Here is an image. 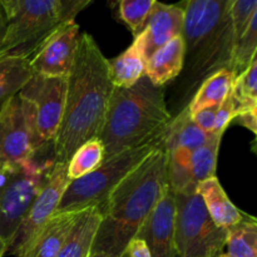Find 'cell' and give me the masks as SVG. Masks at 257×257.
<instances>
[{
	"label": "cell",
	"mask_w": 257,
	"mask_h": 257,
	"mask_svg": "<svg viewBox=\"0 0 257 257\" xmlns=\"http://www.w3.org/2000/svg\"><path fill=\"white\" fill-rule=\"evenodd\" d=\"M113 90L109 62L92 35L82 33L67 77L62 122L53 140L55 162L67 165L83 143L98 138Z\"/></svg>",
	"instance_id": "6da1fadb"
},
{
	"label": "cell",
	"mask_w": 257,
	"mask_h": 257,
	"mask_svg": "<svg viewBox=\"0 0 257 257\" xmlns=\"http://www.w3.org/2000/svg\"><path fill=\"white\" fill-rule=\"evenodd\" d=\"M165 148L153 151L108 196L90 255L123 257L167 186Z\"/></svg>",
	"instance_id": "7a4b0ae2"
},
{
	"label": "cell",
	"mask_w": 257,
	"mask_h": 257,
	"mask_svg": "<svg viewBox=\"0 0 257 257\" xmlns=\"http://www.w3.org/2000/svg\"><path fill=\"white\" fill-rule=\"evenodd\" d=\"M171 119L162 87L146 75L130 88L114 87L98 136L104 146V160L152 140Z\"/></svg>",
	"instance_id": "3957f363"
},
{
	"label": "cell",
	"mask_w": 257,
	"mask_h": 257,
	"mask_svg": "<svg viewBox=\"0 0 257 257\" xmlns=\"http://www.w3.org/2000/svg\"><path fill=\"white\" fill-rule=\"evenodd\" d=\"M182 38L186 54L197 57V69L203 73L227 68L231 52L237 42L228 0H182Z\"/></svg>",
	"instance_id": "277c9868"
},
{
	"label": "cell",
	"mask_w": 257,
	"mask_h": 257,
	"mask_svg": "<svg viewBox=\"0 0 257 257\" xmlns=\"http://www.w3.org/2000/svg\"><path fill=\"white\" fill-rule=\"evenodd\" d=\"M55 163L49 142L28 160L0 171V240L7 248Z\"/></svg>",
	"instance_id": "5b68a950"
},
{
	"label": "cell",
	"mask_w": 257,
	"mask_h": 257,
	"mask_svg": "<svg viewBox=\"0 0 257 257\" xmlns=\"http://www.w3.org/2000/svg\"><path fill=\"white\" fill-rule=\"evenodd\" d=\"M166 128L152 140L137 147L123 150L113 157L103 161L102 165L93 172L78 180L70 181L55 212L82 211L84 208L102 206L112 191L135 168H137L153 151L163 147Z\"/></svg>",
	"instance_id": "8992f818"
},
{
	"label": "cell",
	"mask_w": 257,
	"mask_h": 257,
	"mask_svg": "<svg viewBox=\"0 0 257 257\" xmlns=\"http://www.w3.org/2000/svg\"><path fill=\"white\" fill-rule=\"evenodd\" d=\"M5 15L8 24L0 55L30 58L62 24L58 0H17Z\"/></svg>",
	"instance_id": "52a82bcc"
},
{
	"label": "cell",
	"mask_w": 257,
	"mask_h": 257,
	"mask_svg": "<svg viewBox=\"0 0 257 257\" xmlns=\"http://www.w3.org/2000/svg\"><path fill=\"white\" fill-rule=\"evenodd\" d=\"M175 243L177 257H217L226 246L227 230L212 221L197 192H175Z\"/></svg>",
	"instance_id": "ba28073f"
},
{
	"label": "cell",
	"mask_w": 257,
	"mask_h": 257,
	"mask_svg": "<svg viewBox=\"0 0 257 257\" xmlns=\"http://www.w3.org/2000/svg\"><path fill=\"white\" fill-rule=\"evenodd\" d=\"M42 146L34 107L18 93L0 108V171L28 160Z\"/></svg>",
	"instance_id": "9c48e42d"
},
{
	"label": "cell",
	"mask_w": 257,
	"mask_h": 257,
	"mask_svg": "<svg viewBox=\"0 0 257 257\" xmlns=\"http://www.w3.org/2000/svg\"><path fill=\"white\" fill-rule=\"evenodd\" d=\"M67 78L33 74L19 94L34 107L35 124L43 145L53 142L63 118Z\"/></svg>",
	"instance_id": "30bf717a"
},
{
	"label": "cell",
	"mask_w": 257,
	"mask_h": 257,
	"mask_svg": "<svg viewBox=\"0 0 257 257\" xmlns=\"http://www.w3.org/2000/svg\"><path fill=\"white\" fill-rule=\"evenodd\" d=\"M222 137L218 136L196 150L166 152L167 180L175 192L193 193L200 182L216 176L218 151Z\"/></svg>",
	"instance_id": "8fae6325"
},
{
	"label": "cell",
	"mask_w": 257,
	"mask_h": 257,
	"mask_svg": "<svg viewBox=\"0 0 257 257\" xmlns=\"http://www.w3.org/2000/svg\"><path fill=\"white\" fill-rule=\"evenodd\" d=\"M69 182L70 180L67 175V165L55 163L48 177V181L43 186L34 202L32 203L24 220L15 232L12 242L8 246V255L19 256L32 236L54 215L60 198Z\"/></svg>",
	"instance_id": "7c38bea8"
},
{
	"label": "cell",
	"mask_w": 257,
	"mask_h": 257,
	"mask_svg": "<svg viewBox=\"0 0 257 257\" xmlns=\"http://www.w3.org/2000/svg\"><path fill=\"white\" fill-rule=\"evenodd\" d=\"M79 25L62 23L29 58L33 74L67 78L79 42Z\"/></svg>",
	"instance_id": "4fadbf2b"
},
{
	"label": "cell",
	"mask_w": 257,
	"mask_h": 257,
	"mask_svg": "<svg viewBox=\"0 0 257 257\" xmlns=\"http://www.w3.org/2000/svg\"><path fill=\"white\" fill-rule=\"evenodd\" d=\"M175 227V191L167 183L161 198L138 230L136 238L146 243L151 257H177Z\"/></svg>",
	"instance_id": "5bb4252c"
},
{
	"label": "cell",
	"mask_w": 257,
	"mask_h": 257,
	"mask_svg": "<svg viewBox=\"0 0 257 257\" xmlns=\"http://www.w3.org/2000/svg\"><path fill=\"white\" fill-rule=\"evenodd\" d=\"M183 10L180 4L156 2L132 45L147 60L152 53L182 34Z\"/></svg>",
	"instance_id": "9a60e30c"
},
{
	"label": "cell",
	"mask_w": 257,
	"mask_h": 257,
	"mask_svg": "<svg viewBox=\"0 0 257 257\" xmlns=\"http://www.w3.org/2000/svg\"><path fill=\"white\" fill-rule=\"evenodd\" d=\"M79 211L55 212L32 236L18 257H57Z\"/></svg>",
	"instance_id": "2e32d148"
},
{
	"label": "cell",
	"mask_w": 257,
	"mask_h": 257,
	"mask_svg": "<svg viewBox=\"0 0 257 257\" xmlns=\"http://www.w3.org/2000/svg\"><path fill=\"white\" fill-rule=\"evenodd\" d=\"M186 60V45L182 35L173 38L146 60V77L157 87L171 82L182 72Z\"/></svg>",
	"instance_id": "e0dca14e"
},
{
	"label": "cell",
	"mask_w": 257,
	"mask_h": 257,
	"mask_svg": "<svg viewBox=\"0 0 257 257\" xmlns=\"http://www.w3.org/2000/svg\"><path fill=\"white\" fill-rule=\"evenodd\" d=\"M196 192L202 198L208 215L218 227L227 230L248 216L231 202L216 176L198 183Z\"/></svg>",
	"instance_id": "ac0fdd59"
},
{
	"label": "cell",
	"mask_w": 257,
	"mask_h": 257,
	"mask_svg": "<svg viewBox=\"0 0 257 257\" xmlns=\"http://www.w3.org/2000/svg\"><path fill=\"white\" fill-rule=\"evenodd\" d=\"M100 220H102L100 206L79 211L77 220L57 257H89Z\"/></svg>",
	"instance_id": "d6986e66"
},
{
	"label": "cell",
	"mask_w": 257,
	"mask_h": 257,
	"mask_svg": "<svg viewBox=\"0 0 257 257\" xmlns=\"http://www.w3.org/2000/svg\"><path fill=\"white\" fill-rule=\"evenodd\" d=\"M218 137L215 133H207L201 130L192 119L187 108L182 110L176 118H172L166 128L163 148L166 152L173 150L192 151L207 145ZM222 137V136H221Z\"/></svg>",
	"instance_id": "ffe728a7"
},
{
	"label": "cell",
	"mask_w": 257,
	"mask_h": 257,
	"mask_svg": "<svg viewBox=\"0 0 257 257\" xmlns=\"http://www.w3.org/2000/svg\"><path fill=\"white\" fill-rule=\"evenodd\" d=\"M236 74L227 68H222L211 73L188 104L190 114L203 108L218 107L231 94Z\"/></svg>",
	"instance_id": "44dd1931"
},
{
	"label": "cell",
	"mask_w": 257,
	"mask_h": 257,
	"mask_svg": "<svg viewBox=\"0 0 257 257\" xmlns=\"http://www.w3.org/2000/svg\"><path fill=\"white\" fill-rule=\"evenodd\" d=\"M29 58L0 55V108L32 78Z\"/></svg>",
	"instance_id": "7402d4cb"
},
{
	"label": "cell",
	"mask_w": 257,
	"mask_h": 257,
	"mask_svg": "<svg viewBox=\"0 0 257 257\" xmlns=\"http://www.w3.org/2000/svg\"><path fill=\"white\" fill-rule=\"evenodd\" d=\"M109 62L110 78L117 88H130L146 74V60L132 44Z\"/></svg>",
	"instance_id": "603a6c76"
},
{
	"label": "cell",
	"mask_w": 257,
	"mask_h": 257,
	"mask_svg": "<svg viewBox=\"0 0 257 257\" xmlns=\"http://www.w3.org/2000/svg\"><path fill=\"white\" fill-rule=\"evenodd\" d=\"M228 257H257V221L248 215L245 220L227 228Z\"/></svg>",
	"instance_id": "cb8c5ba5"
},
{
	"label": "cell",
	"mask_w": 257,
	"mask_h": 257,
	"mask_svg": "<svg viewBox=\"0 0 257 257\" xmlns=\"http://www.w3.org/2000/svg\"><path fill=\"white\" fill-rule=\"evenodd\" d=\"M230 97L236 115L257 109V57L236 77Z\"/></svg>",
	"instance_id": "d4e9b609"
},
{
	"label": "cell",
	"mask_w": 257,
	"mask_h": 257,
	"mask_svg": "<svg viewBox=\"0 0 257 257\" xmlns=\"http://www.w3.org/2000/svg\"><path fill=\"white\" fill-rule=\"evenodd\" d=\"M104 161V146L98 138L83 143L67 163V175L70 181L78 180L97 170Z\"/></svg>",
	"instance_id": "484cf974"
},
{
	"label": "cell",
	"mask_w": 257,
	"mask_h": 257,
	"mask_svg": "<svg viewBox=\"0 0 257 257\" xmlns=\"http://www.w3.org/2000/svg\"><path fill=\"white\" fill-rule=\"evenodd\" d=\"M255 57H257V12L251 15L245 30L236 42L231 52L227 69L232 70L237 77L247 69Z\"/></svg>",
	"instance_id": "4316f807"
},
{
	"label": "cell",
	"mask_w": 257,
	"mask_h": 257,
	"mask_svg": "<svg viewBox=\"0 0 257 257\" xmlns=\"http://www.w3.org/2000/svg\"><path fill=\"white\" fill-rule=\"evenodd\" d=\"M157 0H108L113 18L137 35Z\"/></svg>",
	"instance_id": "83f0119b"
},
{
	"label": "cell",
	"mask_w": 257,
	"mask_h": 257,
	"mask_svg": "<svg viewBox=\"0 0 257 257\" xmlns=\"http://www.w3.org/2000/svg\"><path fill=\"white\" fill-rule=\"evenodd\" d=\"M255 12H257V0H228V14L237 38L242 34Z\"/></svg>",
	"instance_id": "f1b7e54d"
},
{
	"label": "cell",
	"mask_w": 257,
	"mask_h": 257,
	"mask_svg": "<svg viewBox=\"0 0 257 257\" xmlns=\"http://www.w3.org/2000/svg\"><path fill=\"white\" fill-rule=\"evenodd\" d=\"M236 117L235 109H233L232 100L228 95L222 103L217 107L215 115V127H213V133L218 136H223L225 131L227 130L228 125L232 123L233 118Z\"/></svg>",
	"instance_id": "f546056e"
},
{
	"label": "cell",
	"mask_w": 257,
	"mask_h": 257,
	"mask_svg": "<svg viewBox=\"0 0 257 257\" xmlns=\"http://www.w3.org/2000/svg\"><path fill=\"white\" fill-rule=\"evenodd\" d=\"M93 2L94 0H58L60 23L74 22L75 17Z\"/></svg>",
	"instance_id": "4dcf8cb0"
},
{
	"label": "cell",
	"mask_w": 257,
	"mask_h": 257,
	"mask_svg": "<svg viewBox=\"0 0 257 257\" xmlns=\"http://www.w3.org/2000/svg\"><path fill=\"white\" fill-rule=\"evenodd\" d=\"M217 107L203 108V109L197 110V112L191 114V119L198 125L202 131L207 133H213V127H215V115Z\"/></svg>",
	"instance_id": "1f68e13d"
},
{
	"label": "cell",
	"mask_w": 257,
	"mask_h": 257,
	"mask_svg": "<svg viewBox=\"0 0 257 257\" xmlns=\"http://www.w3.org/2000/svg\"><path fill=\"white\" fill-rule=\"evenodd\" d=\"M232 122L247 128V130H250L253 135H256L257 133V109L237 114L235 118H233Z\"/></svg>",
	"instance_id": "d6a6232c"
},
{
	"label": "cell",
	"mask_w": 257,
	"mask_h": 257,
	"mask_svg": "<svg viewBox=\"0 0 257 257\" xmlns=\"http://www.w3.org/2000/svg\"><path fill=\"white\" fill-rule=\"evenodd\" d=\"M123 257H151V253L146 243L140 238L135 237L128 243Z\"/></svg>",
	"instance_id": "836d02e7"
},
{
	"label": "cell",
	"mask_w": 257,
	"mask_h": 257,
	"mask_svg": "<svg viewBox=\"0 0 257 257\" xmlns=\"http://www.w3.org/2000/svg\"><path fill=\"white\" fill-rule=\"evenodd\" d=\"M7 15H5L4 9H3L2 4H0V43L4 39L5 32H7Z\"/></svg>",
	"instance_id": "e575fe53"
},
{
	"label": "cell",
	"mask_w": 257,
	"mask_h": 257,
	"mask_svg": "<svg viewBox=\"0 0 257 257\" xmlns=\"http://www.w3.org/2000/svg\"><path fill=\"white\" fill-rule=\"evenodd\" d=\"M17 2V0H0V4H2L3 9H4V12L7 13L8 10L10 9V8L13 7V4Z\"/></svg>",
	"instance_id": "d590c367"
},
{
	"label": "cell",
	"mask_w": 257,
	"mask_h": 257,
	"mask_svg": "<svg viewBox=\"0 0 257 257\" xmlns=\"http://www.w3.org/2000/svg\"><path fill=\"white\" fill-rule=\"evenodd\" d=\"M7 255V245L0 240V257H4Z\"/></svg>",
	"instance_id": "8d00e7d4"
},
{
	"label": "cell",
	"mask_w": 257,
	"mask_h": 257,
	"mask_svg": "<svg viewBox=\"0 0 257 257\" xmlns=\"http://www.w3.org/2000/svg\"><path fill=\"white\" fill-rule=\"evenodd\" d=\"M89 257H109L107 255H89Z\"/></svg>",
	"instance_id": "74e56055"
},
{
	"label": "cell",
	"mask_w": 257,
	"mask_h": 257,
	"mask_svg": "<svg viewBox=\"0 0 257 257\" xmlns=\"http://www.w3.org/2000/svg\"><path fill=\"white\" fill-rule=\"evenodd\" d=\"M217 257H228V256H227V253H220Z\"/></svg>",
	"instance_id": "f35d334b"
}]
</instances>
